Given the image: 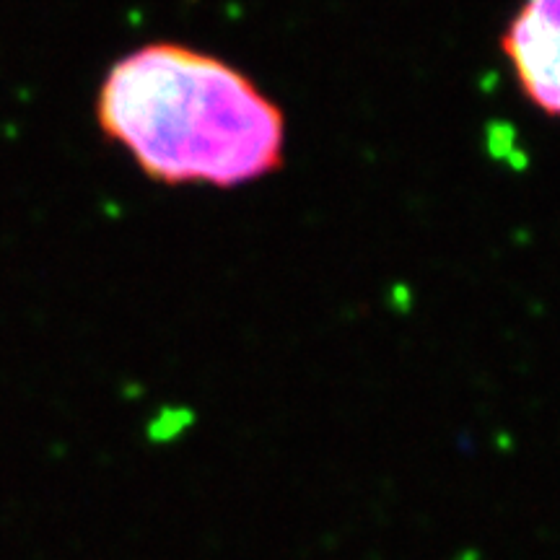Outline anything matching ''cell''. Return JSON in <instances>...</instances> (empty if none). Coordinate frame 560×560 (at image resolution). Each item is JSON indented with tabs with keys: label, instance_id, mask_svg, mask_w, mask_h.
<instances>
[{
	"label": "cell",
	"instance_id": "1",
	"mask_svg": "<svg viewBox=\"0 0 560 560\" xmlns=\"http://www.w3.org/2000/svg\"><path fill=\"white\" fill-rule=\"evenodd\" d=\"M104 138L166 187H242L286 164V115L247 73L210 52L148 42L96 94Z\"/></svg>",
	"mask_w": 560,
	"mask_h": 560
},
{
	"label": "cell",
	"instance_id": "2",
	"mask_svg": "<svg viewBox=\"0 0 560 560\" xmlns=\"http://www.w3.org/2000/svg\"><path fill=\"white\" fill-rule=\"evenodd\" d=\"M501 52L529 102L560 117V0H524L503 29Z\"/></svg>",
	"mask_w": 560,
	"mask_h": 560
},
{
	"label": "cell",
	"instance_id": "3",
	"mask_svg": "<svg viewBox=\"0 0 560 560\" xmlns=\"http://www.w3.org/2000/svg\"><path fill=\"white\" fill-rule=\"evenodd\" d=\"M190 413L187 410H164V413H159V418L153 420L151 428H148V433H151V441H159V444H164V441H172L177 439L179 433H185V428L190 426Z\"/></svg>",
	"mask_w": 560,
	"mask_h": 560
}]
</instances>
